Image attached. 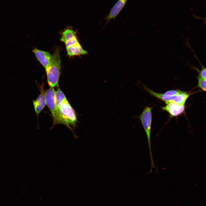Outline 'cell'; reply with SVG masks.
Instances as JSON below:
<instances>
[{
  "label": "cell",
  "mask_w": 206,
  "mask_h": 206,
  "mask_svg": "<svg viewBox=\"0 0 206 206\" xmlns=\"http://www.w3.org/2000/svg\"><path fill=\"white\" fill-rule=\"evenodd\" d=\"M46 104L50 110L53 117V125L58 124H66L61 116L56 105L55 91L54 87H50L45 92Z\"/></svg>",
  "instance_id": "4"
},
{
  "label": "cell",
  "mask_w": 206,
  "mask_h": 206,
  "mask_svg": "<svg viewBox=\"0 0 206 206\" xmlns=\"http://www.w3.org/2000/svg\"><path fill=\"white\" fill-rule=\"evenodd\" d=\"M128 0H118L111 9L104 21L106 20V25L111 19H115L124 6Z\"/></svg>",
  "instance_id": "8"
},
{
  "label": "cell",
  "mask_w": 206,
  "mask_h": 206,
  "mask_svg": "<svg viewBox=\"0 0 206 206\" xmlns=\"http://www.w3.org/2000/svg\"><path fill=\"white\" fill-rule=\"evenodd\" d=\"M183 91L177 89L169 90L165 92L164 94L166 95L170 96H175L181 93Z\"/></svg>",
  "instance_id": "14"
},
{
  "label": "cell",
  "mask_w": 206,
  "mask_h": 206,
  "mask_svg": "<svg viewBox=\"0 0 206 206\" xmlns=\"http://www.w3.org/2000/svg\"><path fill=\"white\" fill-rule=\"evenodd\" d=\"M32 52L45 70L50 65L52 61L53 55L47 51H42L36 48H34Z\"/></svg>",
  "instance_id": "6"
},
{
  "label": "cell",
  "mask_w": 206,
  "mask_h": 206,
  "mask_svg": "<svg viewBox=\"0 0 206 206\" xmlns=\"http://www.w3.org/2000/svg\"><path fill=\"white\" fill-rule=\"evenodd\" d=\"M144 89L151 95L159 99L167 102H173L181 105H185V102L190 95V94L186 92L183 91L181 94L175 96H170L155 92L151 90L144 85H143Z\"/></svg>",
  "instance_id": "5"
},
{
  "label": "cell",
  "mask_w": 206,
  "mask_h": 206,
  "mask_svg": "<svg viewBox=\"0 0 206 206\" xmlns=\"http://www.w3.org/2000/svg\"><path fill=\"white\" fill-rule=\"evenodd\" d=\"M77 32L71 27H68L62 32L60 40L64 43L69 39L76 36Z\"/></svg>",
  "instance_id": "11"
},
{
  "label": "cell",
  "mask_w": 206,
  "mask_h": 206,
  "mask_svg": "<svg viewBox=\"0 0 206 206\" xmlns=\"http://www.w3.org/2000/svg\"><path fill=\"white\" fill-rule=\"evenodd\" d=\"M67 55L69 57L85 55L88 52L84 49L80 42L66 47Z\"/></svg>",
  "instance_id": "9"
},
{
  "label": "cell",
  "mask_w": 206,
  "mask_h": 206,
  "mask_svg": "<svg viewBox=\"0 0 206 206\" xmlns=\"http://www.w3.org/2000/svg\"><path fill=\"white\" fill-rule=\"evenodd\" d=\"M194 17L195 19H203L204 20V21L203 22L204 24H206V17H198V16H197L195 15H194Z\"/></svg>",
  "instance_id": "15"
},
{
  "label": "cell",
  "mask_w": 206,
  "mask_h": 206,
  "mask_svg": "<svg viewBox=\"0 0 206 206\" xmlns=\"http://www.w3.org/2000/svg\"><path fill=\"white\" fill-rule=\"evenodd\" d=\"M61 61L59 48L57 47L53 54L50 65L45 69L48 85L50 87L58 86L60 74Z\"/></svg>",
  "instance_id": "1"
},
{
  "label": "cell",
  "mask_w": 206,
  "mask_h": 206,
  "mask_svg": "<svg viewBox=\"0 0 206 206\" xmlns=\"http://www.w3.org/2000/svg\"><path fill=\"white\" fill-rule=\"evenodd\" d=\"M41 87L40 94L33 102L35 110L37 115L39 114L46 105L43 87Z\"/></svg>",
  "instance_id": "10"
},
{
  "label": "cell",
  "mask_w": 206,
  "mask_h": 206,
  "mask_svg": "<svg viewBox=\"0 0 206 206\" xmlns=\"http://www.w3.org/2000/svg\"><path fill=\"white\" fill-rule=\"evenodd\" d=\"M59 113L66 124V126L72 131V126L74 128L77 122L76 113L67 98L56 104Z\"/></svg>",
  "instance_id": "3"
},
{
  "label": "cell",
  "mask_w": 206,
  "mask_h": 206,
  "mask_svg": "<svg viewBox=\"0 0 206 206\" xmlns=\"http://www.w3.org/2000/svg\"><path fill=\"white\" fill-rule=\"evenodd\" d=\"M165 106L162 107V110L167 111L171 117L177 116L183 114L185 109V105H181L173 102L166 103Z\"/></svg>",
  "instance_id": "7"
},
{
  "label": "cell",
  "mask_w": 206,
  "mask_h": 206,
  "mask_svg": "<svg viewBox=\"0 0 206 206\" xmlns=\"http://www.w3.org/2000/svg\"><path fill=\"white\" fill-rule=\"evenodd\" d=\"M198 80L197 87L206 92V80L197 78Z\"/></svg>",
  "instance_id": "13"
},
{
  "label": "cell",
  "mask_w": 206,
  "mask_h": 206,
  "mask_svg": "<svg viewBox=\"0 0 206 206\" xmlns=\"http://www.w3.org/2000/svg\"><path fill=\"white\" fill-rule=\"evenodd\" d=\"M152 108V107L146 106L139 116V119L141 122L147 136L151 162L150 169L149 171V173L152 172L153 168H154L156 169V171H157L155 166L152 157L151 144Z\"/></svg>",
  "instance_id": "2"
},
{
  "label": "cell",
  "mask_w": 206,
  "mask_h": 206,
  "mask_svg": "<svg viewBox=\"0 0 206 206\" xmlns=\"http://www.w3.org/2000/svg\"><path fill=\"white\" fill-rule=\"evenodd\" d=\"M199 62L201 66V70H199L198 68L195 67H193L197 71L198 73L197 78L206 80V68L203 66L199 61Z\"/></svg>",
  "instance_id": "12"
}]
</instances>
